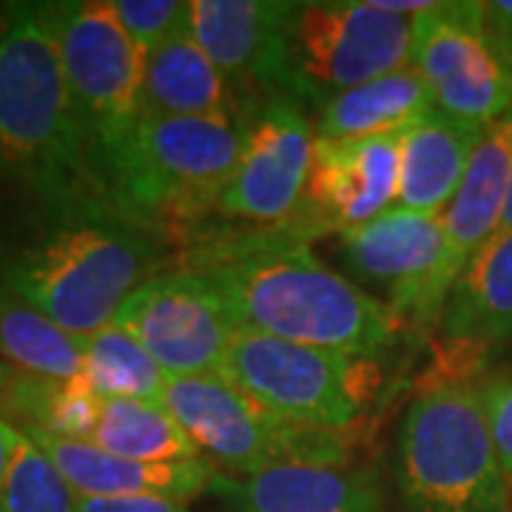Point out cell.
Returning a JSON list of instances; mask_svg holds the SVG:
<instances>
[{
	"label": "cell",
	"instance_id": "ba28073f",
	"mask_svg": "<svg viewBox=\"0 0 512 512\" xmlns=\"http://www.w3.org/2000/svg\"><path fill=\"white\" fill-rule=\"evenodd\" d=\"M222 379L279 419L348 433L373 399L382 373L370 356H348L239 330Z\"/></svg>",
	"mask_w": 512,
	"mask_h": 512
},
{
	"label": "cell",
	"instance_id": "3957f363",
	"mask_svg": "<svg viewBox=\"0 0 512 512\" xmlns=\"http://www.w3.org/2000/svg\"><path fill=\"white\" fill-rule=\"evenodd\" d=\"M197 271L214 282L239 330L293 345L373 359L402 325L379 296L325 265L302 239L222 251Z\"/></svg>",
	"mask_w": 512,
	"mask_h": 512
},
{
	"label": "cell",
	"instance_id": "5bb4252c",
	"mask_svg": "<svg viewBox=\"0 0 512 512\" xmlns=\"http://www.w3.org/2000/svg\"><path fill=\"white\" fill-rule=\"evenodd\" d=\"M402 180V131L330 140L316 134L311 174L302 200V225L316 231H345L376 220L399 205Z\"/></svg>",
	"mask_w": 512,
	"mask_h": 512
},
{
	"label": "cell",
	"instance_id": "d4e9b609",
	"mask_svg": "<svg viewBox=\"0 0 512 512\" xmlns=\"http://www.w3.org/2000/svg\"><path fill=\"white\" fill-rule=\"evenodd\" d=\"M83 382L100 399L165 404L168 376L146 348L114 322L83 336Z\"/></svg>",
	"mask_w": 512,
	"mask_h": 512
},
{
	"label": "cell",
	"instance_id": "ac0fdd59",
	"mask_svg": "<svg viewBox=\"0 0 512 512\" xmlns=\"http://www.w3.org/2000/svg\"><path fill=\"white\" fill-rule=\"evenodd\" d=\"M23 433L52 458V464L72 484L74 493L89 498L151 495V498H171L188 504L197 495L211 493L220 478V470L208 458L183 461V464H146V461L111 456L92 441L60 439L40 430H23Z\"/></svg>",
	"mask_w": 512,
	"mask_h": 512
},
{
	"label": "cell",
	"instance_id": "83f0119b",
	"mask_svg": "<svg viewBox=\"0 0 512 512\" xmlns=\"http://www.w3.org/2000/svg\"><path fill=\"white\" fill-rule=\"evenodd\" d=\"M481 399H484V410H487L495 450H498L504 476L510 481L512 490V373L481 384Z\"/></svg>",
	"mask_w": 512,
	"mask_h": 512
},
{
	"label": "cell",
	"instance_id": "8fae6325",
	"mask_svg": "<svg viewBox=\"0 0 512 512\" xmlns=\"http://www.w3.org/2000/svg\"><path fill=\"white\" fill-rule=\"evenodd\" d=\"M114 325L134 336L168 379L222 376L239 325L197 268L160 271L123 302Z\"/></svg>",
	"mask_w": 512,
	"mask_h": 512
},
{
	"label": "cell",
	"instance_id": "9c48e42d",
	"mask_svg": "<svg viewBox=\"0 0 512 512\" xmlns=\"http://www.w3.org/2000/svg\"><path fill=\"white\" fill-rule=\"evenodd\" d=\"M165 407L225 476H251L288 461H348V433L279 419L222 376L168 379Z\"/></svg>",
	"mask_w": 512,
	"mask_h": 512
},
{
	"label": "cell",
	"instance_id": "603a6c76",
	"mask_svg": "<svg viewBox=\"0 0 512 512\" xmlns=\"http://www.w3.org/2000/svg\"><path fill=\"white\" fill-rule=\"evenodd\" d=\"M0 359L26 376L72 382L83 376V336L0 288Z\"/></svg>",
	"mask_w": 512,
	"mask_h": 512
},
{
	"label": "cell",
	"instance_id": "9a60e30c",
	"mask_svg": "<svg viewBox=\"0 0 512 512\" xmlns=\"http://www.w3.org/2000/svg\"><path fill=\"white\" fill-rule=\"evenodd\" d=\"M293 0H191L188 35L245 100L279 94Z\"/></svg>",
	"mask_w": 512,
	"mask_h": 512
},
{
	"label": "cell",
	"instance_id": "8992f818",
	"mask_svg": "<svg viewBox=\"0 0 512 512\" xmlns=\"http://www.w3.org/2000/svg\"><path fill=\"white\" fill-rule=\"evenodd\" d=\"M239 146V120L146 117L117 168L111 202L154 237L185 228L217 214Z\"/></svg>",
	"mask_w": 512,
	"mask_h": 512
},
{
	"label": "cell",
	"instance_id": "52a82bcc",
	"mask_svg": "<svg viewBox=\"0 0 512 512\" xmlns=\"http://www.w3.org/2000/svg\"><path fill=\"white\" fill-rule=\"evenodd\" d=\"M413 20L376 0H293L279 94L319 114L339 94L407 69Z\"/></svg>",
	"mask_w": 512,
	"mask_h": 512
},
{
	"label": "cell",
	"instance_id": "6da1fadb",
	"mask_svg": "<svg viewBox=\"0 0 512 512\" xmlns=\"http://www.w3.org/2000/svg\"><path fill=\"white\" fill-rule=\"evenodd\" d=\"M0 237V288L74 336L114 322L160 274L157 237L106 202H43Z\"/></svg>",
	"mask_w": 512,
	"mask_h": 512
},
{
	"label": "cell",
	"instance_id": "ffe728a7",
	"mask_svg": "<svg viewBox=\"0 0 512 512\" xmlns=\"http://www.w3.org/2000/svg\"><path fill=\"white\" fill-rule=\"evenodd\" d=\"M245 97L214 66V60L180 35L146 60V117H194L234 120L245 109Z\"/></svg>",
	"mask_w": 512,
	"mask_h": 512
},
{
	"label": "cell",
	"instance_id": "44dd1931",
	"mask_svg": "<svg viewBox=\"0 0 512 512\" xmlns=\"http://www.w3.org/2000/svg\"><path fill=\"white\" fill-rule=\"evenodd\" d=\"M458 345H512V231H498L461 271L439 319Z\"/></svg>",
	"mask_w": 512,
	"mask_h": 512
},
{
	"label": "cell",
	"instance_id": "4316f807",
	"mask_svg": "<svg viewBox=\"0 0 512 512\" xmlns=\"http://www.w3.org/2000/svg\"><path fill=\"white\" fill-rule=\"evenodd\" d=\"M131 40L151 55L188 32L191 0H111Z\"/></svg>",
	"mask_w": 512,
	"mask_h": 512
},
{
	"label": "cell",
	"instance_id": "7c38bea8",
	"mask_svg": "<svg viewBox=\"0 0 512 512\" xmlns=\"http://www.w3.org/2000/svg\"><path fill=\"white\" fill-rule=\"evenodd\" d=\"M242 146L217 214L254 225H285L302 211L316 126L285 94H256L239 114Z\"/></svg>",
	"mask_w": 512,
	"mask_h": 512
},
{
	"label": "cell",
	"instance_id": "cb8c5ba5",
	"mask_svg": "<svg viewBox=\"0 0 512 512\" xmlns=\"http://www.w3.org/2000/svg\"><path fill=\"white\" fill-rule=\"evenodd\" d=\"M89 441L111 456L146 464H183L205 458L165 404L134 399H106Z\"/></svg>",
	"mask_w": 512,
	"mask_h": 512
},
{
	"label": "cell",
	"instance_id": "277c9868",
	"mask_svg": "<svg viewBox=\"0 0 512 512\" xmlns=\"http://www.w3.org/2000/svg\"><path fill=\"white\" fill-rule=\"evenodd\" d=\"M404 512H512L481 387L436 384L404 410L396 439Z\"/></svg>",
	"mask_w": 512,
	"mask_h": 512
},
{
	"label": "cell",
	"instance_id": "4dcf8cb0",
	"mask_svg": "<svg viewBox=\"0 0 512 512\" xmlns=\"http://www.w3.org/2000/svg\"><path fill=\"white\" fill-rule=\"evenodd\" d=\"M15 441H18V427L0 416V487H3V478H6V470H9V461H12Z\"/></svg>",
	"mask_w": 512,
	"mask_h": 512
},
{
	"label": "cell",
	"instance_id": "d6986e66",
	"mask_svg": "<svg viewBox=\"0 0 512 512\" xmlns=\"http://www.w3.org/2000/svg\"><path fill=\"white\" fill-rule=\"evenodd\" d=\"M487 128L430 109L402 131L399 205L421 214H444L456 197Z\"/></svg>",
	"mask_w": 512,
	"mask_h": 512
},
{
	"label": "cell",
	"instance_id": "f546056e",
	"mask_svg": "<svg viewBox=\"0 0 512 512\" xmlns=\"http://www.w3.org/2000/svg\"><path fill=\"white\" fill-rule=\"evenodd\" d=\"M484 6H487V26L495 43L512 60V0H484Z\"/></svg>",
	"mask_w": 512,
	"mask_h": 512
},
{
	"label": "cell",
	"instance_id": "7402d4cb",
	"mask_svg": "<svg viewBox=\"0 0 512 512\" xmlns=\"http://www.w3.org/2000/svg\"><path fill=\"white\" fill-rule=\"evenodd\" d=\"M430 109H436V103L424 77L407 66L339 94L316 114L313 126L319 137L330 140L373 137L404 131Z\"/></svg>",
	"mask_w": 512,
	"mask_h": 512
},
{
	"label": "cell",
	"instance_id": "4fadbf2b",
	"mask_svg": "<svg viewBox=\"0 0 512 512\" xmlns=\"http://www.w3.org/2000/svg\"><path fill=\"white\" fill-rule=\"evenodd\" d=\"M333 242L350 274L384 291V305L402 319H439L436 279L444 259L441 214L393 205L376 220L336 231Z\"/></svg>",
	"mask_w": 512,
	"mask_h": 512
},
{
	"label": "cell",
	"instance_id": "5b68a950",
	"mask_svg": "<svg viewBox=\"0 0 512 512\" xmlns=\"http://www.w3.org/2000/svg\"><path fill=\"white\" fill-rule=\"evenodd\" d=\"M49 12L94 174L111 200L117 168L146 120L148 55L131 40L111 0H63L49 3Z\"/></svg>",
	"mask_w": 512,
	"mask_h": 512
},
{
	"label": "cell",
	"instance_id": "30bf717a",
	"mask_svg": "<svg viewBox=\"0 0 512 512\" xmlns=\"http://www.w3.org/2000/svg\"><path fill=\"white\" fill-rule=\"evenodd\" d=\"M410 66L436 109L490 128L512 109V60L487 26L484 0H436L413 20Z\"/></svg>",
	"mask_w": 512,
	"mask_h": 512
},
{
	"label": "cell",
	"instance_id": "e0dca14e",
	"mask_svg": "<svg viewBox=\"0 0 512 512\" xmlns=\"http://www.w3.org/2000/svg\"><path fill=\"white\" fill-rule=\"evenodd\" d=\"M512 188V109L484 131L456 197L444 208V259L436 279L439 319L470 259L501 231Z\"/></svg>",
	"mask_w": 512,
	"mask_h": 512
},
{
	"label": "cell",
	"instance_id": "7a4b0ae2",
	"mask_svg": "<svg viewBox=\"0 0 512 512\" xmlns=\"http://www.w3.org/2000/svg\"><path fill=\"white\" fill-rule=\"evenodd\" d=\"M0 177L43 202H106L49 3L0 9Z\"/></svg>",
	"mask_w": 512,
	"mask_h": 512
},
{
	"label": "cell",
	"instance_id": "f1b7e54d",
	"mask_svg": "<svg viewBox=\"0 0 512 512\" xmlns=\"http://www.w3.org/2000/svg\"><path fill=\"white\" fill-rule=\"evenodd\" d=\"M77 512H191L183 501L171 498H151V495H131V498H89L80 495Z\"/></svg>",
	"mask_w": 512,
	"mask_h": 512
},
{
	"label": "cell",
	"instance_id": "484cf974",
	"mask_svg": "<svg viewBox=\"0 0 512 512\" xmlns=\"http://www.w3.org/2000/svg\"><path fill=\"white\" fill-rule=\"evenodd\" d=\"M80 495L35 441L18 430L0 487V512H77Z\"/></svg>",
	"mask_w": 512,
	"mask_h": 512
},
{
	"label": "cell",
	"instance_id": "1f68e13d",
	"mask_svg": "<svg viewBox=\"0 0 512 512\" xmlns=\"http://www.w3.org/2000/svg\"><path fill=\"white\" fill-rule=\"evenodd\" d=\"M501 231H512V188H510V202H507V214H504V225Z\"/></svg>",
	"mask_w": 512,
	"mask_h": 512
},
{
	"label": "cell",
	"instance_id": "2e32d148",
	"mask_svg": "<svg viewBox=\"0 0 512 512\" xmlns=\"http://www.w3.org/2000/svg\"><path fill=\"white\" fill-rule=\"evenodd\" d=\"M228 512H390L376 470L348 461H288L251 476L220 473Z\"/></svg>",
	"mask_w": 512,
	"mask_h": 512
}]
</instances>
